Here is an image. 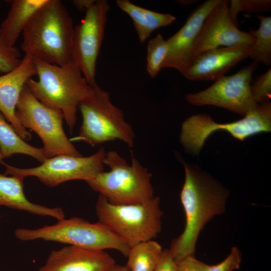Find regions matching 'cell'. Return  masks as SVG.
<instances>
[{
	"mask_svg": "<svg viewBox=\"0 0 271 271\" xmlns=\"http://www.w3.org/2000/svg\"><path fill=\"white\" fill-rule=\"evenodd\" d=\"M181 161L185 170V180L180 199L186 224L169 249L176 262L194 256L199 234L213 217L225 212L229 195L228 191L213 177L196 166Z\"/></svg>",
	"mask_w": 271,
	"mask_h": 271,
	"instance_id": "1",
	"label": "cell"
},
{
	"mask_svg": "<svg viewBox=\"0 0 271 271\" xmlns=\"http://www.w3.org/2000/svg\"><path fill=\"white\" fill-rule=\"evenodd\" d=\"M74 27L59 0H48L24 29L22 50L33 59L57 65L71 60Z\"/></svg>",
	"mask_w": 271,
	"mask_h": 271,
	"instance_id": "2",
	"label": "cell"
},
{
	"mask_svg": "<svg viewBox=\"0 0 271 271\" xmlns=\"http://www.w3.org/2000/svg\"><path fill=\"white\" fill-rule=\"evenodd\" d=\"M33 60L38 80L30 78L26 85L43 104L62 112L72 133L78 104L87 94L90 85L72 60L63 65Z\"/></svg>",
	"mask_w": 271,
	"mask_h": 271,
	"instance_id": "3",
	"label": "cell"
},
{
	"mask_svg": "<svg viewBox=\"0 0 271 271\" xmlns=\"http://www.w3.org/2000/svg\"><path fill=\"white\" fill-rule=\"evenodd\" d=\"M78 108L82 121L77 136L72 141H83L91 146L119 140L129 148L134 145L135 134L122 110L110 100L109 93L95 83L90 85Z\"/></svg>",
	"mask_w": 271,
	"mask_h": 271,
	"instance_id": "4",
	"label": "cell"
},
{
	"mask_svg": "<svg viewBox=\"0 0 271 271\" xmlns=\"http://www.w3.org/2000/svg\"><path fill=\"white\" fill-rule=\"evenodd\" d=\"M102 171L86 181L89 186L114 204L127 205L146 202L154 197L152 174L134 157L131 164L114 151L106 152Z\"/></svg>",
	"mask_w": 271,
	"mask_h": 271,
	"instance_id": "5",
	"label": "cell"
},
{
	"mask_svg": "<svg viewBox=\"0 0 271 271\" xmlns=\"http://www.w3.org/2000/svg\"><path fill=\"white\" fill-rule=\"evenodd\" d=\"M95 211L98 221L130 247L154 239L162 229L163 212L158 196L141 203L117 205L99 195Z\"/></svg>",
	"mask_w": 271,
	"mask_h": 271,
	"instance_id": "6",
	"label": "cell"
},
{
	"mask_svg": "<svg viewBox=\"0 0 271 271\" xmlns=\"http://www.w3.org/2000/svg\"><path fill=\"white\" fill-rule=\"evenodd\" d=\"M15 235L22 241L42 239L91 249H114L126 257L130 247L102 223H90L78 217L37 229L18 228Z\"/></svg>",
	"mask_w": 271,
	"mask_h": 271,
	"instance_id": "7",
	"label": "cell"
},
{
	"mask_svg": "<svg viewBox=\"0 0 271 271\" xmlns=\"http://www.w3.org/2000/svg\"><path fill=\"white\" fill-rule=\"evenodd\" d=\"M219 130L242 142L259 133L270 132V101L258 104L242 118L230 122H216L206 113L192 115L182 124L180 144L185 152L198 155L208 138Z\"/></svg>",
	"mask_w": 271,
	"mask_h": 271,
	"instance_id": "8",
	"label": "cell"
},
{
	"mask_svg": "<svg viewBox=\"0 0 271 271\" xmlns=\"http://www.w3.org/2000/svg\"><path fill=\"white\" fill-rule=\"evenodd\" d=\"M15 115L24 128L35 132L41 138L47 159L60 155L82 156L64 132L62 112L43 104L26 85L20 94Z\"/></svg>",
	"mask_w": 271,
	"mask_h": 271,
	"instance_id": "9",
	"label": "cell"
},
{
	"mask_svg": "<svg viewBox=\"0 0 271 271\" xmlns=\"http://www.w3.org/2000/svg\"><path fill=\"white\" fill-rule=\"evenodd\" d=\"M105 154L104 149L101 147L88 157L57 155L45 159L39 166L30 168H17L3 161L1 163L5 167L6 175L24 178L35 177L44 185L53 187L68 181L81 180L86 182L94 179L103 171Z\"/></svg>",
	"mask_w": 271,
	"mask_h": 271,
	"instance_id": "10",
	"label": "cell"
},
{
	"mask_svg": "<svg viewBox=\"0 0 271 271\" xmlns=\"http://www.w3.org/2000/svg\"><path fill=\"white\" fill-rule=\"evenodd\" d=\"M109 9L107 1H95L85 11L81 22L74 28L71 60L79 68L89 85L96 83V61Z\"/></svg>",
	"mask_w": 271,
	"mask_h": 271,
	"instance_id": "11",
	"label": "cell"
},
{
	"mask_svg": "<svg viewBox=\"0 0 271 271\" xmlns=\"http://www.w3.org/2000/svg\"><path fill=\"white\" fill-rule=\"evenodd\" d=\"M257 66L253 62L233 75L218 78L204 90L187 94L185 99L195 106L214 105L244 116L258 105L250 92L252 76Z\"/></svg>",
	"mask_w": 271,
	"mask_h": 271,
	"instance_id": "12",
	"label": "cell"
},
{
	"mask_svg": "<svg viewBox=\"0 0 271 271\" xmlns=\"http://www.w3.org/2000/svg\"><path fill=\"white\" fill-rule=\"evenodd\" d=\"M229 1L220 0L207 17L194 45L192 60L201 54L220 47L253 45L255 39L232 21Z\"/></svg>",
	"mask_w": 271,
	"mask_h": 271,
	"instance_id": "13",
	"label": "cell"
},
{
	"mask_svg": "<svg viewBox=\"0 0 271 271\" xmlns=\"http://www.w3.org/2000/svg\"><path fill=\"white\" fill-rule=\"evenodd\" d=\"M220 0H207L189 16L184 25L167 40L168 51L162 69L170 68L181 74L192 61V52L207 17Z\"/></svg>",
	"mask_w": 271,
	"mask_h": 271,
	"instance_id": "14",
	"label": "cell"
},
{
	"mask_svg": "<svg viewBox=\"0 0 271 271\" xmlns=\"http://www.w3.org/2000/svg\"><path fill=\"white\" fill-rule=\"evenodd\" d=\"M253 45L220 47L206 51L192 59L183 75L192 81L217 80L248 57Z\"/></svg>",
	"mask_w": 271,
	"mask_h": 271,
	"instance_id": "15",
	"label": "cell"
},
{
	"mask_svg": "<svg viewBox=\"0 0 271 271\" xmlns=\"http://www.w3.org/2000/svg\"><path fill=\"white\" fill-rule=\"evenodd\" d=\"M35 75L37 71L33 59L26 55L15 69L0 75V112L24 141L30 140L31 134L20 123L15 111L23 87Z\"/></svg>",
	"mask_w": 271,
	"mask_h": 271,
	"instance_id": "16",
	"label": "cell"
},
{
	"mask_svg": "<svg viewBox=\"0 0 271 271\" xmlns=\"http://www.w3.org/2000/svg\"><path fill=\"white\" fill-rule=\"evenodd\" d=\"M115 264L104 250L68 245L52 250L39 271H108Z\"/></svg>",
	"mask_w": 271,
	"mask_h": 271,
	"instance_id": "17",
	"label": "cell"
},
{
	"mask_svg": "<svg viewBox=\"0 0 271 271\" xmlns=\"http://www.w3.org/2000/svg\"><path fill=\"white\" fill-rule=\"evenodd\" d=\"M24 179L20 176H7L0 173V206L37 215L52 217L57 220L65 218L61 208H49L30 202L24 194Z\"/></svg>",
	"mask_w": 271,
	"mask_h": 271,
	"instance_id": "18",
	"label": "cell"
},
{
	"mask_svg": "<svg viewBox=\"0 0 271 271\" xmlns=\"http://www.w3.org/2000/svg\"><path fill=\"white\" fill-rule=\"evenodd\" d=\"M118 7L132 20L139 41L143 43L156 30L168 26L176 19L171 14L160 13L137 6L128 0H117Z\"/></svg>",
	"mask_w": 271,
	"mask_h": 271,
	"instance_id": "19",
	"label": "cell"
},
{
	"mask_svg": "<svg viewBox=\"0 0 271 271\" xmlns=\"http://www.w3.org/2000/svg\"><path fill=\"white\" fill-rule=\"evenodd\" d=\"M48 0H14L0 25L3 37L10 46L15 44L35 13Z\"/></svg>",
	"mask_w": 271,
	"mask_h": 271,
	"instance_id": "20",
	"label": "cell"
},
{
	"mask_svg": "<svg viewBox=\"0 0 271 271\" xmlns=\"http://www.w3.org/2000/svg\"><path fill=\"white\" fill-rule=\"evenodd\" d=\"M0 154L3 159L13 154H22L32 157L42 163L47 158L42 148L27 143L17 133L11 123L0 112Z\"/></svg>",
	"mask_w": 271,
	"mask_h": 271,
	"instance_id": "21",
	"label": "cell"
},
{
	"mask_svg": "<svg viewBox=\"0 0 271 271\" xmlns=\"http://www.w3.org/2000/svg\"><path fill=\"white\" fill-rule=\"evenodd\" d=\"M163 249L154 239L130 247L125 266L129 271H154Z\"/></svg>",
	"mask_w": 271,
	"mask_h": 271,
	"instance_id": "22",
	"label": "cell"
},
{
	"mask_svg": "<svg viewBox=\"0 0 271 271\" xmlns=\"http://www.w3.org/2000/svg\"><path fill=\"white\" fill-rule=\"evenodd\" d=\"M260 21L259 28L248 32L255 39L252 51L248 57L254 62L271 65V17L255 16Z\"/></svg>",
	"mask_w": 271,
	"mask_h": 271,
	"instance_id": "23",
	"label": "cell"
},
{
	"mask_svg": "<svg viewBox=\"0 0 271 271\" xmlns=\"http://www.w3.org/2000/svg\"><path fill=\"white\" fill-rule=\"evenodd\" d=\"M147 51V71L150 77L154 78L162 69L168 51L167 40L161 34H158L148 41Z\"/></svg>",
	"mask_w": 271,
	"mask_h": 271,
	"instance_id": "24",
	"label": "cell"
},
{
	"mask_svg": "<svg viewBox=\"0 0 271 271\" xmlns=\"http://www.w3.org/2000/svg\"><path fill=\"white\" fill-rule=\"evenodd\" d=\"M230 3L229 15L237 27H238L237 15L239 12L260 13L271 10L270 0H231Z\"/></svg>",
	"mask_w": 271,
	"mask_h": 271,
	"instance_id": "25",
	"label": "cell"
},
{
	"mask_svg": "<svg viewBox=\"0 0 271 271\" xmlns=\"http://www.w3.org/2000/svg\"><path fill=\"white\" fill-rule=\"evenodd\" d=\"M21 53L15 46H10L4 40L0 31V72H9L21 63Z\"/></svg>",
	"mask_w": 271,
	"mask_h": 271,
	"instance_id": "26",
	"label": "cell"
},
{
	"mask_svg": "<svg viewBox=\"0 0 271 271\" xmlns=\"http://www.w3.org/2000/svg\"><path fill=\"white\" fill-rule=\"evenodd\" d=\"M254 101L257 104L270 101L271 98V69L260 75L250 85Z\"/></svg>",
	"mask_w": 271,
	"mask_h": 271,
	"instance_id": "27",
	"label": "cell"
},
{
	"mask_svg": "<svg viewBox=\"0 0 271 271\" xmlns=\"http://www.w3.org/2000/svg\"><path fill=\"white\" fill-rule=\"evenodd\" d=\"M241 253L237 247H233L228 256L222 262L209 265L206 271H233L240 267Z\"/></svg>",
	"mask_w": 271,
	"mask_h": 271,
	"instance_id": "28",
	"label": "cell"
},
{
	"mask_svg": "<svg viewBox=\"0 0 271 271\" xmlns=\"http://www.w3.org/2000/svg\"><path fill=\"white\" fill-rule=\"evenodd\" d=\"M209 265L197 259L195 256H189L176 262V271H206Z\"/></svg>",
	"mask_w": 271,
	"mask_h": 271,
	"instance_id": "29",
	"label": "cell"
},
{
	"mask_svg": "<svg viewBox=\"0 0 271 271\" xmlns=\"http://www.w3.org/2000/svg\"><path fill=\"white\" fill-rule=\"evenodd\" d=\"M176 261L169 249L163 250L154 271H176Z\"/></svg>",
	"mask_w": 271,
	"mask_h": 271,
	"instance_id": "30",
	"label": "cell"
},
{
	"mask_svg": "<svg viewBox=\"0 0 271 271\" xmlns=\"http://www.w3.org/2000/svg\"><path fill=\"white\" fill-rule=\"evenodd\" d=\"M94 0H74L73 4L79 11H85L94 2Z\"/></svg>",
	"mask_w": 271,
	"mask_h": 271,
	"instance_id": "31",
	"label": "cell"
},
{
	"mask_svg": "<svg viewBox=\"0 0 271 271\" xmlns=\"http://www.w3.org/2000/svg\"><path fill=\"white\" fill-rule=\"evenodd\" d=\"M108 271H129L125 265L115 264Z\"/></svg>",
	"mask_w": 271,
	"mask_h": 271,
	"instance_id": "32",
	"label": "cell"
},
{
	"mask_svg": "<svg viewBox=\"0 0 271 271\" xmlns=\"http://www.w3.org/2000/svg\"><path fill=\"white\" fill-rule=\"evenodd\" d=\"M177 2L178 3H179L182 6H185V5H191L192 4L196 3L197 2H198V1H194V0L177 1Z\"/></svg>",
	"mask_w": 271,
	"mask_h": 271,
	"instance_id": "33",
	"label": "cell"
},
{
	"mask_svg": "<svg viewBox=\"0 0 271 271\" xmlns=\"http://www.w3.org/2000/svg\"><path fill=\"white\" fill-rule=\"evenodd\" d=\"M4 159L2 156L1 155V154H0V163H1L2 161V160Z\"/></svg>",
	"mask_w": 271,
	"mask_h": 271,
	"instance_id": "34",
	"label": "cell"
}]
</instances>
